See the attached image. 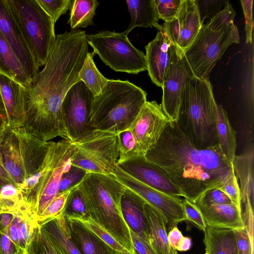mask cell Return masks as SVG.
<instances>
[{
	"instance_id": "6da1fadb",
	"label": "cell",
	"mask_w": 254,
	"mask_h": 254,
	"mask_svg": "<svg viewBox=\"0 0 254 254\" xmlns=\"http://www.w3.org/2000/svg\"><path fill=\"white\" fill-rule=\"evenodd\" d=\"M84 31L72 30L56 39L43 68L25 87L22 127L42 140L66 138L62 112L64 98L80 80L78 73L88 52Z\"/></svg>"
},
{
	"instance_id": "7a4b0ae2",
	"label": "cell",
	"mask_w": 254,
	"mask_h": 254,
	"mask_svg": "<svg viewBox=\"0 0 254 254\" xmlns=\"http://www.w3.org/2000/svg\"><path fill=\"white\" fill-rule=\"evenodd\" d=\"M146 159L166 171L186 199L194 203L205 191L220 188L234 172L219 144L200 149L170 121Z\"/></svg>"
},
{
	"instance_id": "3957f363",
	"label": "cell",
	"mask_w": 254,
	"mask_h": 254,
	"mask_svg": "<svg viewBox=\"0 0 254 254\" xmlns=\"http://www.w3.org/2000/svg\"><path fill=\"white\" fill-rule=\"evenodd\" d=\"M93 220L134 254L129 228L123 218L121 198L126 187L115 174L88 173L79 184Z\"/></svg>"
},
{
	"instance_id": "277c9868",
	"label": "cell",
	"mask_w": 254,
	"mask_h": 254,
	"mask_svg": "<svg viewBox=\"0 0 254 254\" xmlns=\"http://www.w3.org/2000/svg\"><path fill=\"white\" fill-rule=\"evenodd\" d=\"M216 106L209 79L189 77L181 95L175 122L180 129L198 148L218 144Z\"/></svg>"
},
{
	"instance_id": "5b68a950",
	"label": "cell",
	"mask_w": 254,
	"mask_h": 254,
	"mask_svg": "<svg viewBox=\"0 0 254 254\" xmlns=\"http://www.w3.org/2000/svg\"><path fill=\"white\" fill-rule=\"evenodd\" d=\"M146 93L128 80L109 79L95 96L89 117L92 130L118 133L128 129L147 101Z\"/></svg>"
},
{
	"instance_id": "8992f818",
	"label": "cell",
	"mask_w": 254,
	"mask_h": 254,
	"mask_svg": "<svg viewBox=\"0 0 254 254\" xmlns=\"http://www.w3.org/2000/svg\"><path fill=\"white\" fill-rule=\"evenodd\" d=\"M76 151L75 146L67 138L47 141L46 155L38 171L18 189L36 221L59 193L62 176L71 166Z\"/></svg>"
},
{
	"instance_id": "52a82bcc",
	"label": "cell",
	"mask_w": 254,
	"mask_h": 254,
	"mask_svg": "<svg viewBox=\"0 0 254 254\" xmlns=\"http://www.w3.org/2000/svg\"><path fill=\"white\" fill-rule=\"evenodd\" d=\"M46 149V141L23 127H7L0 150L4 166L17 189L37 173Z\"/></svg>"
},
{
	"instance_id": "ba28073f",
	"label": "cell",
	"mask_w": 254,
	"mask_h": 254,
	"mask_svg": "<svg viewBox=\"0 0 254 254\" xmlns=\"http://www.w3.org/2000/svg\"><path fill=\"white\" fill-rule=\"evenodd\" d=\"M11 12L40 67L56 39L55 23L36 0H7Z\"/></svg>"
},
{
	"instance_id": "9c48e42d",
	"label": "cell",
	"mask_w": 254,
	"mask_h": 254,
	"mask_svg": "<svg viewBox=\"0 0 254 254\" xmlns=\"http://www.w3.org/2000/svg\"><path fill=\"white\" fill-rule=\"evenodd\" d=\"M239 43V33L234 23L219 30L211 29L203 24L183 53L193 76L209 79L212 69L227 48Z\"/></svg>"
},
{
	"instance_id": "30bf717a",
	"label": "cell",
	"mask_w": 254,
	"mask_h": 254,
	"mask_svg": "<svg viewBox=\"0 0 254 254\" xmlns=\"http://www.w3.org/2000/svg\"><path fill=\"white\" fill-rule=\"evenodd\" d=\"M86 38L95 55L115 71L136 74L147 70L145 55L123 32L104 31L86 35Z\"/></svg>"
},
{
	"instance_id": "8fae6325",
	"label": "cell",
	"mask_w": 254,
	"mask_h": 254,
	"mask_svg": "<svg viewBox=\"0 0 254 254\" xmlns=\"http://www.w3.org/2000/svg\"><path fill=\"white\" fill-rule=\"evenodd\" d=\"M73 143L76 151L72 166L88 173L115 174L120 155L117 133L92 130Z\"/></svg>"
},
{
	"instance_id": "7c38bea8",
	"label": "cell",
	"mask_w": 254,
	"mask_h": 254,
	"mask_svg": "<svg viewBox=\"0 0 254 254\" xmlns=\"http://www.w3.org/2000/svg\"><path fill=\"white\" fill-rule=\"evenodd\" d=\"M94 96L81 80L66 93L62 106L66 138L74 143L92 130L89 117Z\"/></svg>"
},
{
	"instance_id": "4fadbf2b",
	"label": "cell",
	"mask_w": 254,
	"mask_h": 254,
	"mask_svg": "<svg viewBox=\"0 0 254 254\" xmlns=\"http://www.w3.org/2000/svg\"><path fill=\"white\" fill-rule=\"evenodd\" d=\"M115 175L124 186L137 194L165 216L168 232L178 223L186 220L183 200L180 197L171 195L151 188L128 175L118 166Z\"/></svg>"
},
{
	"instance_id": "5bb4252c",
	"label": "cell",
	"mask_w": 254,
	"mask_h": 254,
	"mask_svg": "<svg viewBox=\"0 0 254 254\" xmlns=\"http://www.w3.org/2000/svg\"><path fill=\"white\" fill-rule=\"evenodd\" d=\"M192 76L193 75L183 52L172 42L170 61L162 86L163 95L161 104L170 121L177 120L185 83L188 78Z\"/></svg>"
},
{
	"instance_id": "9a60e30c",
	"label": "cell",
	"mask_w": 254,
	"mask_h": 254,
	"mask_svg": "<svg viewBox=\"0 0 254 254\" xmlns=\"http://www.w3.org/2000/svg\"><path fill=\"white\" fill-rule=\"evenodd\" d=\"M170 121L161 104L146 101L129 129L133 134L140 154H145L157 143Z\"/></svg>"
},
{
	"instance_id": "2e32d148",
	"label": "cell",
	"mask_w": 254,
	"mask_h": 254,
	"mask_svg": "<svg viewBox=\"0 0 254 254\" xmlns=\"http://www.w3.org/2000/svg\"><path fill=\"white\" fill-rule=\"evenodd\" d=\"M117 166L123 171L141 183L166 194L183 196L165 170L148 161L139 154L121 161Z\"/></svg>"
},
{
	"instance_id": "e0dca14e",
	"label": "cell",
	"mask_w": 254,
	"mask_h": 254,
	"mask_svg": "<svg viewBox=\"0 0 254 254\" xmlns=\"http://www.w3.org/2000/svg\"><path fill=\"white\" fill-rule=\"evenodd\" d=\"M202 24L195 0H182L179 12L163 26L172 42L184 52L192 42Z\"/></svg>"
},
{
	"instance_id": "ac0fdd59",
	"label": "cell",
	"mask_w": 254,
	"mask_h": 254,
	"mask_svg": "<svg viewBox=\"0 0 254 254\" xmlns=\"http://www.w3.org/2000/svg\"><path fill=\"white\" fill-rule=\"evenodd\" d=\"M0 31L8 42L31 78L39 71L7 0H0Z\"/></svg>"
},
{
	"instance_id": "d6986e66",
	"label": "cell",
	"mask_w": 254,
	"mask_h": 254,
	"mask_svg": "<svg viewBox=\"0 0 254 254\" xmlns=\"http://www.w3.org/2000/svg\"><path fill=\"white\" fill-rule=\"evenodd\" d=\"M158 32L155 38L145 47L147 70L152 81L162 87L171 58L172 41L163 26H155Z\"/></svg>"
},
{
	"instance_id": "ffe728a7",
	"label": "cell",
	"mask_w": 254,
	"mask_h": 254,
	"mask_svg": "<svg viewBox=\"0 0 254 254\" xmlns=\"http://www.w3.org/2000/svg\"><path fill=\"white\" fill-rule=\"evenodd\" d=\"M145 202L141 197L126 188L121 198V210L124 220L129 230L151 247L143 207Z\"/></svg>"
},
{
	"instance_id": "44dd1931",
	"label": "cell",
	"mask_w": 254,
	"mask_h": 254,
	"mask_svg": "<svg viewBox=\"0 0 254 254\" xmlns=\"http://www.w3.org/2000/svg\"><path fill=\"white\" fill-rule=\"evenodd\" d=\"M0 90L7 111L9 127H22L25 119V87L0 74Z\"/></svg>"
},
{
	"instance_id": "7402d4cb",
	"label": "cell",
	"mask_w": 254,
	"mask_h": 254,
	"mask_svg": "<svg viewBox=\"0 0 254 254\" xmlns=\"http://www.w3.org/2000/svg\"><path fill=\"white\" fill-rule=\"evenodd\" d=\"M197 207L203 216L206 227L235 230L243 229L246 225L242 210L233 203L209 207Z\"/></svg>"
},
{
	"instance_id": "603a6c76",
	"label": "cell",
	"mask_w": 254,
	"mask_h": 254,
	"mask_svg": "<svg viewBox=\"0 0 254 254\" xmlns=\"http://www.w3.org/2000/svg\"><path fill=\"white\" fill-rule=\"evenodd\" d=\"M143 207L151 248L156 254H178L177 251L169 243L167 221L165 216L147 202Z\"/></svg>"
},
{
	"instance_id": "cb8c5ba5",
	"label": "cell",
	"mask_w": 254,
	"mask_h": 254,
	"mask_svg": "<svg viewBox=\"0 0 254 254\" xmlns=\"http://www.w3.org/2000/svg\"><path fill=\"white\" fill-rule=\"evenodd\" d=\"M65 219L72 239L81 254H115V251L80 221Z\"/></svg>"
},
{
	"instance_id": "d4e9b609",
	"label": "cell",
	"mask_w": 254,
	"mask_h": 254,
	"mask_svg": "<svg viewBox=\"0 0 254 254\" xmlns=\"http://www.w3.org/2000/svg\"><path fill=\"white\" fill-rule=\"evenodd\" d=\"M254 154L252 147L240 155H236L233 162L235 174L240 181L241 205L248 196L254 206Z\"/></svg>"
},
{
	"instance_id": "484cf974",
	"label": "cell",
	"mask_w": 254,
	"mask_h": 254,
	"mask_svg": "<svg viewBox=\"0 0 254 254\" xmlns=\"http://www.w3.org/2000/svg\"><path fill=\"white\" fill-rule=\"evenodd\" d=\"M0 74L16 81L24 87L28 85L31 79L0 31Z\"/></svg>"
},
{
	"instance_id": "4316f807",
	"label": "cell",
	"mask_w": 254,
	"mask_h": 254,
	"mask_svg": "<svg viewBox=\"0 0 254 254\" xmlns=\"http://www.w3.org/2000/svg\"><path fill=\"white\" fill-rule=\"evenodd\" d=\"M204 232L205 254H237L234 230L207 227Z\"/></svg>"
},
{
	"instance_id": "83f0119b",
	"label": "cell",
	"mask_w": 254,
	"mask_h": 254,
	"mask_svg": "<svg viewBox=\"0 0 254 254\" xmlns=\"http://www.w3.org/2000/svg\"><path fill=\"white\" fill-rule=\"evenodd\" d=\"M131 17L128 27L123 32L127 35L137 27L147 28L155 26L159 19L154 0H134L126 1Z\"/></svg>"
},
{
	"instance_id": "f1b7e54d",
	"label": "cell",
	"mask_w": 254,
	"mask_h": 254,
	"mask_svg": "<svg viewBox=\"0 0 254 254\" xmlns=\"http://www.w3.org/2000/svg\"><path fill=\"white\" fill-rule=\"evenodd\" d=\"M36 222L58 244L65 254H81L72 239L68 226L62 214Z\"/></svg>"
},
{
	"instance_id": "f546056e",
	"label": "cell",
	"mask_w": 254,
	"mask_h": 254,
	"mask_svg": "<svg viewBox=\"0 0 254 254\" xmlns=\"http://www.w3.org/2000/svg\"><path fill=\"white\" fill-rule=\"evenodd\" d=\"M216 131L220 148L227 160L233 164L237 147L236 132L230 123L226 111L221 105L218 104Z\"/></svg>"
},
{
	"instance_id": "4dcf8cb0",
	"label": "cell",
	"mask_w": 254,
	"mask_h": 254,
	"mask_svg": "<svg viewBox=\"0 0 254 254\" xmlns=\"http://www.w3.org/2000/svg\"><path fill=\"white\" fill-rule=\"evenodd\" d=\"M93 52H88L78 76L95 96H98L107 84L109 79L104 77L99 71L94 63Z\"/></svg>"
},
{
	"instance_id": "1f68e13d",
	"label": "cell",
	"mask_w": 254,
	"mask_h": 254,
	"mask_svg": "<svg viewBox=\"0 0 254 254\" xmlns=\"http://www.w3.org/2000/svg\"><path fill=\"white\" fill-rule=\"evenodd\" d=\"M99 4L96 0H74L72 1L70 18L71 29L75 30L93 24L96 9Z\"/></svg>"
},
{
	"instance_id": "d6a6232c",
	"label": "cell",
	"mask_w": 254,
	"mask_h": 254,
	"mask_svg": "<svg viewBox=\"0 0 254 254\" xmlns=\"http://www.w3.org/2000/svg\"><path fill=\"white\" fill-rule=\"evenodd\" d=\"M26 254H65L58 244L39 224L35 225Z\"/></svg>"
},
{
	"instance_id": "836d02e7",
	"label": "cell",
	"mask_w": 254,
	"mask_h": 254,
	"mask_svg": "<svg viewBox=\"0 0 254 254\" xmlns=\"http://www.w3.org/2000/svg\"><path fill=\"white\" fill-rule=\"evenodd\" d=\"M62 214L67 219H80L90 217L79 185L71 190Z\"/></svg>"
},
{
	"instance_id": "e575fe53",
	"label": "cell",
	"mask_w": 254,
	"mask_h": 254,
	"mask_svg": "<svg viewBox=\"0 0 254 254\" xmlns=\"http://www.w3.org/2000/svg\"><path fill=\"white\" fill-rule=\"evenodd\" d=\"M95 234L114 251L121 254H128L129 252L120 244L107 230L95 222L91 218L76 219Z\"/></svg>"
},
{
	"instance_id": "d590c367",
	"label": "cell",
	"mask_w": 254,
	"mask_h": 254,
	"mask_svg": "<svg viewBox=\"0 0 254 254\" xmlns=\"http://www.w3.org/2000/svg\"><path fill=\"white\" fill-rule=\"evenodd\" d=\"M117 137L120 154L118 161L140 154L137 143L129 129L117 133Z\"/></svg>"
},
{
	"instance_id": "8d00e7d4",
	"label": "cell",
	"mask_w": 254,
	"mask_h": 254,
	"mask_svg": "<svg viewBox=\"0 0 254 254\" xmlns=\"http://www.w3.org/2000/svg\"><path fill=\"white\" fill-rule=\"evenodd\" d=\"M36 224L35 219L29 214L20 213L17 225L19 246L25 253Z\"/></svg>"
},
{
	"instance_id": "74e56055",
	"label": "cell",
	"mask_w": 254,
	"mask_h": 254,
	"mask_svg": "<svg viewBox=\"0 0 254 254\" xmlns=\"http://www.w3.org/2000/svg\"><path fill=\"white\" fill-rule=\"evenodd\" d=\"M232 203L229 197L219 188H214L205 191L193 203L198 207H209Z\"/></svg>"
},
{
	"instance_id": "f35d334b",
	"label": "cell",
	"mask_w": 254,
	"mask_h": 254,
	"mask_svg": "<svg viewBox=\"0 0 254 254\" xmlns=\"http://www.w3.org/2000/svg\"><path fill=\"white\" fill-rule=\"evenodd\" d=\"M87 173L80 168L71 165L62 176L59 193L69 190L79 185Z\"/></svg>"
},
{
	"instance_id": "ab89813d",
	"label": "cell",
	"mask_w": 254,
	"mask_h": 254,
	"mask_svg": "<svg viewBox=\"0 0 254 254\" xmlns=\"http://www.w3.org/2000/svg\"><path fill=\"white\" fill-rule=\"evenodd\" d=\"M55 23L59 17L66 12L71 6V0H36Z\"/></svg>"
},
{
	"instance_id": "60d3db41",
	"label": "cell",
	"mask_w": 254,
	"mask_h": 254,
	"mask_svg": "<svg viewBox=\"0 0 254 254\" xmlns=\"http://www.w3.org/2000/svg\"><path fill=\"white\" fill-rule=\"evenodd\" d=\"M236 15V12L232 6L227 0L224 8L205 24L211 29H222L234 23Z\"/></svg>"
},
{
	"instance_id": "b9f144b4",
	"label": "cell",
	"mask_w": 254,
	"mask_h": 254,
	"mask_svg": "<svg viewBox=\"0 0 254 254\" xmlns=\"http://www.w3.org/2000/svg\"><path fill=\"white\" fill-rule=\"evenodd\" d=\"M71 189L59 193L52 199L36 221H42L61 214Z\"/></svg>"
},
{
	"instance_id": "7bdbcfd3",
	"label": "cell",
	"mask_w": 254,
	"mask_h": 254,
	"mask_svg": "<svg viewBox=\"0 0 254 254\" xmlns=\"http://www.w3.org/2000/svg\"><path fill=\"white\" fill-rule=\"evenodd\" d=\"M182 0H154L159 19L164 22L174 19L180 9Z\"/></svg>"
},
{
	"instance_id": "ee69618b",
	"label": "cell",
	"mask_w": 254,
	"mask_h": 254,
	"mask_svg": "<svg viewBox=\"0 0 254 254\" xmlns=\"http://www.w3.org/2000/svg\"><path fill=\"white\" fill-rule=\"evenodd\" d=\"M202 24L206 19H211L224 7L227 0H195Z\"/></svg>"
},
{
	"instance_id": "f6af8a7d",
	"label": "cell",
	"mask_w": 254,
	"mask_h": 254,
	"mask_svg": "<svg viewBox=\"0 0 254 254\" xmlns=\"http://www.w3.org/2000/svg\"><path fill=\"white\" fill-rule=\"evenodd\" d=\"M234 232L237 254H253V238L250 236L247 225Z\"/></svg>"
},
{
	"instance_id": "bcb514c9",
	"label": "cell",
	"mask_w": 254,
	"mask_h": 254,
	"mask_svg": "<svg viewBox=\"0 0 254 254\" xmlns=\"http://www.w3.org/2000/svg\"><path fill=\"white\" fill-rule=\"evenodd\" d=\"M219 189L229 197L232 202L242 211L240 186L234 172Z\"/></svg>"
},
{
	"instance_id": "7dc6e473",
	"label": "cell",
	"mask_w": 254,
	"mask_h": 254,
	"mask_svg": "<svg viewBox=\"0 0 254 254\" xmlns=\"http://www.w3.org/2000/svg\"><path fill=\"white\" fill-rule=\"evenodd\" d=\"M182 204L186 220L190 221L204 231L207 227L201 213L196 205L186 198L183 200Z\"/></svg>"
},
{
	"instance_id": "c3c4849f",
	"label": "cell",
	"mask_w": 254,
	"mask_h": 254,
	"mask_svg": "<svg viewBox=\"0 0 254 254\" xmlns=\"http://www.w3.org/2000/svg\"><path fill=\"white\" fill-rule=\"evenodd\" d=\"M245 18L246 43L251 44L253 40L254 22L252 14L253 0H241Z\"/></svg>"
},
{
	"instance_id": "681fc988",
	"label": "cell",
	"mask_w": 254,
	"mask_h": 254,
	"mask_svg": "<svg viewBox=\"0 0 254 254\" xmlns=\"http://www.w3.org/2000/svg\"><path fill=\"white\" fill-rule=\"evenodd\" d=\"M0 254H26L10 238L7 233V229L0 232Z\"/></svg>"
},
{
	"instance_id": "f907efd6",
	"label": "cell",
	"mask_w": 254,
	"mask_h": 254,
	"mask_svg": "<svg viewBox=\"0 0 254 254\" xmlns=\"http://www.w3.org/2000/svg\"><path fill=\"white\" fill-rule=\"evenodd\" d=\"M134 254H156L153 249L129 230Z\"/></svg>"
},
{
	"instance_id": "816d5d0a",
	"label": "cell",
	"mask_w": 254,
	"mask_h": 254,
	"mask_svg": "<svg viewBox=\"0 0 254 254\" xmlns=\"http://www.w3.org/2000/svg\"><path fill=\"white\" fill-rule=\"evenodd\" d=\"M184 236L182 232L178 228L177 226H174L168 234V241L172 248L176 250Z\"/></svg>"
},
{
	"instance_id": "f5cc1de1",
	"label": "cell",
	"mask_w": 254,
	"mask_h": 254,
	"mask_svg": "<svg viewBox=\"0 0 254 254\" xmlns=\"http://www.w3.org/2000/svg\"><path fill=\"white\" fill-rule=\"evenodd\" d=\"M16 213L0 212V232L6 230L11 224Z\"/></svg>"
},
{
	"instance_id": "db71d44e",
	"label": "cell",
	"mask_w": 254,
	"mask_h": 254,
	"mask_svg": "<svg viewBox=\"0 0 254 254\" xmlns=\"http://www.w3.org/2000/svg\"><path fill=\"white\" fill-rule=\"evenodd\" d=\"M9 126L7 113L0 90V127Z\"/></svg>"
},
{
	"instance_id": "11a10c76",
	"label": "cell",
	"mask_w": 254,
	"mask_h": 254,
	"mask_svg": "<svg viewBox=\"0 0 254 254\" xmlns=\"http://www.w3.org/2000/svg\"><path fill=\"white\" fill-rule=\"evenodd\" d=\"M0 177L6 180L10 184L16 188V185L13 182L11 178L9 176L8 172L6 171L3 164L2 156L0 150Z\"/></svg>"
},
{
	"instance_id": "9f6ffc18",
	"label": "cell",
	"mask_w": 254,
	"mask_h": 254,
	"mask_svg": "<svg viewBox=\"0 0 254 254\" xmlns=\"http://www.w3.org/2000/svg\"><path fill=\"white\" fill-rule=\"evenodd\" d=\"M192 241L191 238L184 236L176 250L180 252L187 251L190 249Z\"/></svg>"
},
{
	"instance_id": "6f0895ef",
	"label": "cell",
	"mask_w": 254,
	"mask_h": 254,
	"mask_svg": "<svg viewBox=\"0 0 254 254\" xmlns=\"http://www.w3.org/2000/svg\"><path fill=\"white\" fill-rule=\"evenodd\" d=\"M0 212H11L6 206L1 194L0 193Z\"/></svg>"
},
{
	"instance_id": "680465c9",
	"label": "cell",
	"mask_w": 254,
	"mask_h": 254,
	"mask_svg": "<svg viewBox=\"0 0 254 254\" xmlns=\"http://www.w3.org/2000/svg\"><path fill=\"white\" fill-rule=\"evenodd\" d=\"M8 127H0V148L2 145L4 134L6 131V129Z\"/></svg>"
},
{
	"instance_id": "91938a15",
	"label": "cell",
	"mask_w": 254,
	"mask_h": 254,
	"mask_svg": "<svg viewBox=\"0 0 254 254\" xmlns=\"http://www.w3.org/2000/svg\"><path fill=\"white\" fill-rule=\"evenodd\" d=\"M7 185H11L8 182H7L6 180L2 179V178L0 177V191L3 188L4 186ZM13 186V185H12Z\"/></svg>"
},
{
	"instance_id": "94428289",
	"label": "cell",
	"mask_w": 254,
	"mask_h": 254,
	"mask_svg": "<svg viewBox=\"0 0 254 254\" xmlns=\"http://www.w3.org/2000/svg\"><path fill=\"white\" fill-rule=\"evenodd\" d=\"M115 254H121V253L116 252ZM132 254L128 253V254Z\"/></svg>"
}]
</instances>
